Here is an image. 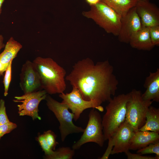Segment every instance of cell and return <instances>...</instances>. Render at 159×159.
Instances as JSON below:
<instances>
[{"label":"cell","instance_id":"1","mask_svg":"<svg viewBox=\"0 0 159 159\" xmlns=\"http://www.w3.org/2000/svg\"><path fill=\"white\" fill-rule=\"evenodd\" d=\"M72 67L65 79L79 90L84 100L101 106L115 95L119 82L108 60L95 64L87 58L78 61Z\"/></svg>","mask_w":159,"mask_h":159},{"label":"cell","instance_id":"2","mask_svg":"<svg viewBox=\"0 0 159 159\" xmlns=\"http://www.w3.org/2000/svg\"><path fill=\"white\" fill-rule=\"evenodd\" d=\"M33 62L39 76L42 90L50 95L64 92L66 72L63 67L49 57H38Z\"/></svg>","mask_w":159,"mask_h":159},{"label":"cell","instance_id":"3","mask_svg":"<svg viewBox=\"0 0 159 159\" xmlns=\"http://www.w3.org/2000/svg\"><path fill=\"white\" fill-rule=\"evenodd\" d=\"M130 92L115 96L108 102L106 111L102 118L105 140L111 138L120 125L125 121L127 104Z\"/></svg>","mask_w":159,"mask_h":159},{"label":"cell","instance_id":"4","mask_svg":"<svg viewBox=\"0 0 159 159\" xmlns=\"http://www.w3.org/2000/svg\"><path fill=\"white\" fill-rule=\"evenodd\" d=\"M90 6V10L83 11V15L92 19L107 33L117 36L120 29L122 16L101 1Z\"/></svg>","mask_w":159,"mask_h":159},{"label":"cell","instance_id":"5","mask_svg":"<svg viewBox=\"0 0 159 159\" xmlns=\"http://www.w3.org/2000/svg\"><path fill=\"white\" fill-rule=\"evenodd\" d=\"M45 100L48 108L54 113L59 122V129L62 142L69 134L83 132L84 129L73 123L74 115L69 112L66 105L58 102L48 95Z\"/></svg>","mask_w":159,"mask_h":159},{"label":"cell","instance_id":"6","mask_svg":"<svg viewBox=\"0 0 159 159\" xmlns=\"http://www.w3.org/2000/svg\"><path fill=\"white\" fill-rule=\"evenodd\" d=\"M130 93V97L127 104L125 120L135 132L145 124L147 112L153 101L143 100L140 90L134 89Z\"/></svg>","mask_w":159,"mask_h":159},{"label":"cell","instance_id":"7","mask_svg":"<svg viewBox=\"0 0 159 159\" xmlns=\"http://www.w3.org/2000/svg\"><path fill=\"white\" fill-rule=\"evenodd\" d=\"M89 120L86 128L80 138L72 146L75 150L80 149L84 144L93 142L102 147L105 141L102 123V118L99 112L92 108L90 111Z\"/></svg>","mask_w":159,"mask_h":159},{"label":"cell","instance_id":"8","mask_svg":"<svg viewBox=\"0 0 159 159\" xmlns=\"http://www.w3.org/2000/svg\"><path fill=\"white\" fill-rule=\"evenodd\" d=\"M47 94L44 90L24 94L20 96L14 97L13 101L20 102L17 105L19 116H28L33 120L41 119L38 114V107L40 102L45 100Z\"/></svg>","mask_w":159,"mask_h":159},{"label":"cell","instance_id":"9","mask_svg":"<svg viewBox=\"0 0 159 159\" xmlns=\"http://www.w3.org/2000/svg\"><path fill=\"white\" fill-rule=\"evenodd\" d=\"M71 91L66 94L63 92L59 94V97L62 99V102L67 105L74 114V120L77 121L81 114L86 109L90 108L96 109L100 112L103 111V107L99 106L94 102L84 100L79 90L72 86Z\"/></svg>","mask_w":159,"mask_h":159},{"label":"cell","instance_id":"10","mask_svg":"<svg viewBox=\"0 0 159 159\" xmlns=\"http://www.w3.org/2000/svg\"><path fill=\"white\" fill-rule=\"evenodd\" d=\"M19 85L24 94L42 90L39 76L33 62L27 60L22 65Z\"/></svg>","mask_w":159,"mask_h":159},{"label":"cell","instance_id":"11","mask_svg":"<svg viewBox=\"0 0 159 159\" xmlns=\"http://www.w3.org/2000/svg\"><path fill=\"white\" fill-rule=\"evenodd\" d=\"M142 26L135 6L130 9L121 17L120 29L117 36L118 40L121 42L129 43L132 35Z\"/></svg>","mask_w":159,"mask_h":159},{"label":"cell","instance_id":"12","mask_svg":"<svg viewBox=\"0 0 159 159\" xmlns=\"http://www.w3.org/2000/svg\"><path fill=\"white\" fill-rule=\"evenodd\" d=\"M135 132L131 126L125 120L114 135L108 140H110L113 146L111 154L125 153L129 151L130 141Z\"/></svg>","mask_w":159,"mask_h":159},{"label":"cell","instance_id":"13","mask_svg":"<svg viewBox=\"0 0 159 159\" xmlns=\"http://www.w3.org/2000/svg\"><path fill=\"white\" fill-rule=\"evenodd\" d=\"M135 7L142 26L159 25V9L155 4L149 1L138 0Z\"/></svg>","mask_w":159,"mask_h":159},{"label":"cell","instance_id":"14","mask_svg":"<svg viewBox=\"0 0 159 159\" xmlns=\"http://www.w3.org/2000/svg\"><path fill=\"white\" fill-rule=\"evenodd\" d=\"M144 87L146 90L141 97L145 100L159 102V69L154 72H150L145 80Z\"/></svg>","mask_w":159,"mask_h":159},{"label":"cell","instance_id":"15","mask_svg":"<svg viewBox=\"0 0 159 159\" xmlns=\"http://www.w3.org/2000/svg\"><path fill=\"white\" fill-rule=\"evenodd\" d=\"M158 141V133L150 131L138 130L135 132L130 140L129 150H138L150 143Z\"/></svg>","mask_w":159,"mask_h":159},{"label":"cell","instance_id":"16","mask_svg":"<svg viewBox=\"0 0 159 159\" xmlns=\"http://www.w3.org/2000/svg\"><path fill=\"white\" fill-rule=\"evenodd\" d=\"M129 43L132 48L139 50L150 51L155 47L151 40L149 27L143 26L132 35Z\"/></svg>","mask_w":159,"mask_h":159},{"label":"cell","instance_id":"17","mask_svg":"<svg viewBox=\"0 0 159 159\" xmlns=\"http://www.w3.org/2000/svg\"><path fill=\"white\" fill-rule=\"evenodd\" d=\"M22 46L13 37L8 40L3 51L0 54V64L6 69L9 62L15 58Z\"/></svg>","mask_w":159,"mask_h":159},{"label":"cell","instance_id":"18","mask_svg":"<svg viewBox=\"0 0 159 159\" xmlns=\"http://www.w3.org/2000/svg\"><path fill=\"white\" fill-rule=\"evenodd\" d=\"M138 130L150 131L159 133V109L152 106L146 115L145 124Z\"/></svg>","mask_w":159,"mask_h":159},{"label":"cell","instance_id":"19","mask_svg":"<svg viewBox=\"0 0 159 159\" xmlns=\"http://www.w3.org/2000/svg\"><path fill=\"white\" fill-rule=\"evenodd\" d=\"M111 8L122 17L135 7L138 0H100Z\"/></svg>","mask_w":159,"mask_h":159},{"label":"cell","instance_id":"20","mask_svg":"<svg viewBox=\"0 0 159 159\" xmlns=\"http://www.w3.org/2000/svg\"><path fill=\"white\" fill-rule=\"evenodd\" d=\"M75 154L74 150L69 147H63L54 151L51 155L45 156L47 159H72Z\"/></svg>","mask_w":159,"mask_h":159},{"label":"cell","instance_id":"21","mask_svg":"<svg viewBox=\"0 0 159 159\" xmlns=\"http://www.w3.org/2000/svg\"><path fill=\"white\" fill-rule=\"evenodd\" d=\"M137 153L141 154L154 153L159 159V141L149 144L148 146L137 150Z\"/></svg>","mask_w":159,"mask_h":159},{"label":"cell","instance_id":"22","mask_svg":"<svg viewBox=\"0 0 159 159\" xmlns=\"http://www.w3.org/2000/svg\"><path fill=\"white\" fill-rule=\"evenodd\" d=\"M13 60L9 63L5 71L3 82L4 86V95L6 96L8 94L9 85L11 82V66Z\"/></svg>","mask_w":159,"mask_h":159},{"label":"cell","instance_id":"23","mask_svg":"<svg viewBox=\"0 0 159 159\" xmlns=\"http://www.w3.org/2000/svg\"><path fill=\"white\" fill-rule=\"evenodd\" d=\"M43 134L49 146L54 150L57 145L59 144L56 140V135L50 130L44 132Z\"/></svg>","mask_w":159,"mask_h":159},{"label":"cell","instance_id":"24","mask_svg":"<svg viewBox=\"0 0 159 159\" xmlns=\"http://www.w3.org/2000/svg\"><path fill=\"white\" fill-rule=\"evenodd\" d=\"M150 36L153 46L159 45V25L149 27Z\"/></svg>","mask_w":159,"mask_h":159},{"label":"cell","instance_id":"25","mask_svg":"<svg viewBox=\"0 0 159 159\" xmlns=\"http://www.w3.org/2000/svg\"><path fill=\"white\" fill-rule=\"evenodd\" d=\"M37 140L44 152L45 156L50 155L53 153L54 150H52L48 145L43 134L39 135L37 138Z\"/></svg>","mask_w":159,"mask_h":159},{"label":"cell","instance_id":"26","mask_svg":"<svg viewBox=\"0 0 159 159\" xmlns=\"http://www.w3.org/2000/svg\"><path fill=\"white\" fill-rule=\"evenodd\" d=\"M15 123L10 121L9 122L0 124V138L4 135L9 133L17 127Z\"/></svg>","mask_w":159,"mask_h":159},{"label":"cell","instance_id":"27","mask_svg":"<svg viewBox=\"0 0 159 159\" xmlns=\"http://www.w3.org/2000/svg\"><path fill=\"white\" fill-rule=\"evenodd\" d=\"M10 121L6 113L5 101L4 100H0V124L5 123Z\"/></svg>","mask_w":159,"mask_h":159},{"label":"cell","instance_id":"28","mask_svg":"<svg viewBox=\"0 0 159 159\" xmlns=\"http://www.w3.org/2000/svg\"><path fill=\"white\" fill-rule=\"evenodd\" d=\"M128 159H158L157 157L148 156L142 155L141 154H133L128 151L125 153Z\"/></svg>","mask_w":159,"mask_h":159},{"label":"cell","instance_id":"29","mask_svg":"<svg viewBox=\"0 0 159 159\" xmlns=\"http://www.w3.org/2000/svg\"><path fill=\"white\" fill-rule=\"evenodd\" d=\"M86 2L90 5L96 4L100 1V0H86Z\"/></svg>","mask_w":159,"mask_h":159},{"label":"cell","instance_id":"30","mask_svg":"<svg viewBox=\"0 0 159 159\" xmlns=\"http://www.w3.org/2000/svg\"><path fill=\"white\" fill-rule=\"evenodd\" d=\"M4 38L2 35H0V50L5 46L3 43Z\"/></svg>","mask_w":159,"mask_h":159},{"label":"cell","instance_id":"31","mask_svg":"<svg viewBox=\"0 0 159 159\" xmlns=\"http://www.w3.org/2000/svg\"><path fill=\"white\" fill-rule=\"evenodd\" d=\"M4 1L5 0H0V14L1 11V7L2 4Z\"/></svg>","mask_w":159,"mask_h":159},{"label":"cell","instance_id":"32","mask_svg":"<svg viewBox=\"0 0 159 159\" xmlns=\"http://www.w3.org/2000/svg\"><path fill=\"white\" fill-rule=\"evenodd\" d=\"M146 0V1H149V0Z\"/></svg>","mask_w":159,"mask_h":159},{"label":"cell","instance_id":"33","mask_svg":"<svg viewBox=\"0 0 159 159\" xmlns=\"http://www.w3.org/2000/svg\"><path fill=\"white\" fill-rule=\"evenodd\" d=\"M1 138H0V140Z\"/></svg>","mask_w":159,"mask_h":159}]
</instances>
